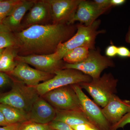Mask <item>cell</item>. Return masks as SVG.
<instances>
[{"instance_id":"obj_1","label":"cell","mask_w":130,"mask_h":130,"mask_svg":"<svg viewBox=\"0 0 130 130\" xmlns=\"http://www.w3.org/2000/svg\"><path fill=\"white\" fill-rule=\"evenodd\" d=\"M76 25L67 24L37 25L14 33L18 55H46L56 53L60 43L74 36Z\"/></svg>"},{"instance_id":"obj_2","label":"cell","mask_w":130,"mask_h":130,"mask_svg":"<svg viewBox=\"0 0 130 130\" xmlns=\"http://www.w3.org/2000/svg\"><path fill=\"white\" fill-rule=\"evenodd\" d=\"M101 23V20L98 19L88 26L81 24L77 25L76 31L74 36L58 46L56 53L59 58L63 60L65 54L76 48L85 47L89 50L95 49L97 36L106 32L104 30H98Z\"/></svg>"},{"instance_id":"obj_3","label":"cell","mask_w":130,"mask_h":130,"mask_svg":"<svg viewBox=\"0 0 130 130\" xmlns=\"http://www.w3.org/2000/svg\"><path fill=\"white\" fill-rule=\"evenodd\" d=\"M40 96L35 87L27 86L16 80L10 91L0 95V104L19 109L28 114Z\"/></svg>"},{"instance_id":"obj_4","label":"cell","mask_w":130,"mask_h":130,"mask_svg":"<svg viewBox=\"0 0 130 130\" xmlns=\"http://www.w3.org/2000/svg\"><path fill=\"white\" fill-rule=\"evenodd\" d=\"M118 79L111 73H105L97 79L90 82L79 84L93 98L99 106L104 107L112 96L117 93Z\"/></svg>"},{"instance_id":"obj_5","label":"cell","mask_w":130,"mask_h":130,"mask_svg":"<svg viewBox=\"0 0 130 130\" xmlns=\"http://www.w3.org/2000/svg\"><path fill=\"white\" fill-rule=\"evenodd\" d=\"M55 74L54 76L51 79L41 83L35 87L40 96L58 88L88 83L92 80L89 76L74 69H61L56 71Z\"/></svg>"},{"instance_id":"obj_6","label":"cell","mask_w":130,"mask_h":130,"mask_svg":"<svg viewBox=\"0 0 130 130\" xmlns=\"http://www.w3.org/2000/svg\"><path fill=\"white\" fill-rule=\"evenodd\" d=\"M115 66V64L111 58L102 55L99 48H95L90 50L88 56L85 60L75 64L65 63L63 69L78 70L95 79L100 78L105 69Z\"/></svg>"},{"instance_id":"obj_7","label":"cell","mask_w":130,"mask_h":130,"mask_svg":"<svg viewBox=\"0 0 130 130\" xmlns=\"http://www.w3.org/2000/svg\"><path fill=\"white\" fill-rule=\"evenodd\" d=\"M41 96L56 110L82 111L79 98L71 85L53 90Z\"/></svg>"},{"instance_id":"obj_8","label":"cell","mask_w":130,"mask_h":130,"mask_svg":"<svg viewBox=\"0 0 130 130\" xmlns=\"http://www.w3.org/2000/svg\"><path fill=\"white\" fill-rule=\"evenodd\" d=\"M71 85L79 98L82 111L90 123L99 130H110L111 125L103 115L102 108L85 94L79 85Z\"/></svg>"},{"instance_id":"obj_9","label":"cell","mask_w":130,"mask_h":130,"mask_svg":"<svg viewBox=\"0 0 130 130\" xmlns=\"http://www.w3.org/2000/svg\"><path fill=\"white\" fill-rule=\"evenodd\" d=\"M15 60L16 62H23L31 65L41 71L53 74L58 70L63 69L65 63L56 53L46 55H17Z\"/></svg>"},{"instance_id":"obj_10","label":"cell","mask_w":130,"mask_h":130,"mask_svg":"<svg viewBox=\"0 0 130 130\" xmlns=\"http://www.w3.org/2000/svg\"><path fill=\"white\" fill-rule=\"evenodd\" d=\"M14 70L10 74L26 85L36 87L41 82H45L54 76L55 74L41 71L31 67L28 64L17 62Z\"/></svg>"},{"instance_id":"obj_11","label":"cell","mask_w":130,"mask_h":130,"mask_svg":"<svg viewBox=\"0 0 130 130\" xmlns=\"http://www.w3.org/2000/svg\"><path fill=\"white\" fill-rule=\"evenodd\" d=\"M51 8L52 24H67L81 0H47Z\"/></svg>"},{"instance_id":"obj_12","label":"cell","mask_w":130,"mask_h":130,"mask_svg":"<svg viewBox=\"0 0 130 130\" xmlns=\"http://www.w3.org/2000/svg\"><path fill=\"white\" fill-rule=\"evenodd\" d=\"M50 21H52L51 8L47 1H36L21 23L22 30L33 25L50 24Z\"/></svg>"},{"instance_id":"obj_13","label":"cell","mask_w":130,"mask_h":130,"mask_svg":"<svg viewBox=\"0 0 130 130\" xmlns=\"http://www.w3.org/2000/svg\"><path fill=\"white\" fill-rule=\"evenodd\" d=\"M102 111L111 127L118 123L123 116L130 111V101L121 100L115 94L103 108Z\"/></svg>"},{"instance_id":"obj_14","label":"cell","mask_w":130,"mask_h":130,"mask_svg":"<svg viewBox=\"0 0 130 130\" xmlns=\"http://www.w3.org/2000/svg\"><path fill=\"white\" fill-rule=\"evenodd\" d=\"M107 11L100 9L93 1L81 0L74 16L67 24L72 25L78 21L80 24L88 26L97 20L98 17Z\"/></svg>"},{"instance_id":"obj_15","label":"cell","mask_w":130,"mask_h":130,"mask_svg":"<svg viewBox=\"0 0 130 130\" xmlns=\"http://www.w3.org/2000/svg\"><path fill=\"white\" fill-rule=\"evenodd\" d=\"M56 110L42 96L38 97L27 114L28 121L49 124L54 120Z\"/></svg>"},{"instance_id":"obj_16","label":"cell","mask_w":130,"mask_h":130,"mask_svg":"<svg viewBox=\"0 0 130 130\" xmlns=\"http://www.w3.org/2000/svg\"><path fill=\"white\" fill-rule=\"evenodd\" d=\"M36 1L33 0H20L11 13L3 20V23L14 33L22 30L21 23L24 16Z\"/></svg>"},{"instance_id":"obj_17","label":"cell","mask_w":130,"mask_h":130,"mask_svg":"<svg viewBox=\"0 0 130 130\" xmlns=\"http://www.w3.org/2000/svg\"><path fill=\"white\" fill-rule=\"evenodd\" d=\"M54 120L63 122L71 127L81 124L91 123L82 111L56 110V117Z\"/></svg>"},{"instance_id":"obj_18","label":"cell","mask_w":130,"mask_h":130,"mask_svg":"<svg viewBox=\"0 0 130 130\" xmlns=\"http://www.w3.org/2000/svg\"><path fill=\"white\" fill-rule=\"evenodd\" d=\"M0 109L8 125L22 124L28 121L27 114L19 109L2 104H0Z\"/></svg>"},{"instance_id":"obj_19","label":"cell","mask_w":130,"mask_h":130,"mask_svg":"<svg viewBox=\"0 0 130 130\" xmlns=\"http://www.w3.org/2000/svg\"><path fill=\"white\" fill-rule=\"evenodd\" d=\"M17 55L18 50L16 48H5L2 53L0 60V72L11 73L17 64L15 60Z\"/></svg>"},{"instance_id":"obj_20","label":"cell","mask_w":130,"mask_h":130,"mask_svg":"<svg viewBox=\"0 0 130 130\" xmlns=\"http://www.w3.org/2000/svg\"><path fill=\"white\" fill-rule=\"evenodd\" d=\"M90 50L85 47H79L68 51L63 58L65 63L75 64L85 60L88 56Z\"/></svg>"},{"instance_id":"obj_21","label":"cell","mask_w":130,"mask_h":130,"mask_svg":"<svg viewBox=\"0 0 130 130\" xmlns=\"http://www.w3.org/2000/svg\"><path fill=\"white\" fill-rule=\"evenodd\" d=\"M8 47L17 48V41L14 32L0 22V49Z\"/></svg>"},{"instance_id":"obj_22","label":"cell","mask_w":130,"mask_h":130,"mask_svg":"<svg viewBox=\"0 0 130 130\" xmlns=\"http://www.w3.org/2000/svg\"><path fill=\"white\" fill-rule=\"evenodd\" d=\"M20 0H0V22L11 13Z\"/></svg>"},{"instance_id":"obj_23","label":"cell","mask_w":130,"mask_h":130,"mask_svg":"<svg viewBox=\"0 0 130 130\" xmlns=\"http://www.w3.org/2000/svg\"><path fill=\"white\" fill-rule=\"evenodd\" d=\"M19 130H55L49 124H42L27 121L21 124Z\"/></svg>"},{"instance_id":"obj_24","label":"cell","mask_w":130,"mask_h":130,"mask_svg":"<svg viewBox=\"0 0 130 130\" xmlns=\"http://www.w3.org/2000/svg\"><path fill=\"white\" fill-rule=\"evenodd\" d=\"M129 124H130V111L123 116L118 123L111 126L110 130H117L119 128H123Z\"/></svg>"},{"instance_id":"obj_25","label":"cell","mask_w":130,"mask_h":130,"mask_svg":"<svg viewBox=\"0 0 130 130\" xmlns=\"http://www.w3.org/2000/svg\"><path fill=\"white\" fill-rule=\"evenodd\" d=\"M49 124L55 130H74L70 125L60 121L54 120Z\"/></svg>"},{"instance_id":"obj_26","label":"cell","mask_w":130,"mask_h":130,"mask_svg":"<svg viewBox=\"0 0 130 130\" xmlns=\"http://www.w3.org/2000/svg\"><path fill=\"white\" fill-rule=\"evenodd\" d=\"M93 2L98 8L102 10L107 11L112 7L111 0H94Z\"/></svg>"},{"instance_id":"obj_27","label":"cell","mask_w":130,"mask_h":130,"mask_svg":"<svg viewBox=\"0 0 130 130\" xmlns=\"http://www.w3.org/2000/svg\"><path fill=\"white\" fill-rule=\"evenodd\" d=\"M118 47L113 44L109 45L105 50L106 56L108 58H113L117 55Z\"/></svg>"},{"instance_id":"obj_28","label":"cell","mask_w":130,"mask_h":130,"mask_svg":"<svg viewBox=\"0 0 130 130\" xmlns=\"http://www.w3.org/2000/svg\"><path fill=\"white\" fill-rule=\"evenodd\" d=\"M117 55L121 58H130V50L124 46L118 47Z\"/></svg>"},{"instance_id":"obj_29","label":"cell","mask_w":130,"mask_h":130,"mask_svg":"<svg viewBox=\"0 0 130 130\" xmlns=\"http://www.w3.org/2000/svg\"><path fill=\"white\" fill-rule=\"evenodd\" d=\"M10 77L5 73L0 72V88L8 84L10 82Z\"/></svg>"},{"instance_id":"obj_30","label":"cell","mask_w":130,"mask_h":130,"mask_svg":"<svg viewBox=\"0 0 130 130\" xmlns=\"http://www.w3.org/2000/svg\"><path fill=\"white\" fill-rule=\"evenodd\" d=\"M21 125L20 124H14L2 127L0 126V130H19Z\"/></svg>"},{"instance_id":"obj_31","label":"cell","mask_w":130,"mask_h":130,"mask_svg":"<svg viewBox=\"0 0 130 130\" xmlns=\"http://www.w3.org/2000/svg\"><path fill=\"white\" fill-rule=\"evenodd\" d=\"M126 2L125 0H111V5L112 7L119 6L124 5Z\"/></svg>"},{"instance_id":"obj_32","label":"cell","mask_w":130,"mask_h":130,"mask_svg":"<svg viewBox=\"0 0 130 130\" xmlns=\"http://www.w3.org/2000/svg\"><path fill=\"white\" fill-rule=\"evenodd\" d=\"M8 125L6 121V119L3 113L0 109V126H6Z\"/></svg>"},{"instance_id":"obj_33","label":"cell","mask_w":130,"mask_h":130,"mask_svg":"<svg viewBox=\"0 0 130 130\" xmlns=\"http://www.w3.org/2000/svg\"><path fill=\"white\" fill-rule=\"evenodd\" d=\"M125 40L126 43L130 44V25L128 28V32L126 35Z\"/></svg>"},{"instance_id":"obj_34","label":"cell","mask_w":130,"mask_h":130,"mask_svg":"<svg viewBox=\"0 0 130 130\" xmlns=\"http://www.w3.org/2000/svg\"><path fill=\"white\" fill-rule=\"evenodd\" d=\"M5 49H0V54L2 53L3 51H4Z\"/></svg>"},{"instance_id":"obj_35","label":"cell","mask_w":130,"mask_h":130,"mask_svg":"<svg viewBox=\"0 0 130 130\" xmlns=\"http://www.w3.org/2000/svg\"><path fill=\"white\" fill-rule=\"evenodd\" d=\"M2 53L0 54V60H1V58L2 55Z\"/></svg>"}]
</instances>
